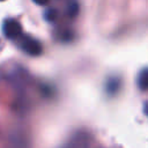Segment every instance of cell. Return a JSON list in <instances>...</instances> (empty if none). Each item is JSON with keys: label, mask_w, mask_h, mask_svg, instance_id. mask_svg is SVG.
I'll use <instances>...</instances> for the list:
<instances>
[{"label": "cell", "mask_w": 148, "mask_h": 148, "mask_svg": "<svg viewBox=\"0 0 148 148\" xmlns=\"http://www.w3.org/2000/svg\"><path fill=\"white\" fill-rule=\"evenodd\" d=\"M145 112H146V114L148 116V102L145 104Z\"/></svg>", "instance_id": "7"}, {"label": "cell", "mask_w": 148, "mask_h": 148, "mask_svg": "<svg viewBox=\"0 0 148 148\" xmlns=\"http://www.w3.org/2000/svg\"><path fill=\"white\" fill-rule=\"evenodd\" d=\"M16 42H17V45L20 46V49L30 56H39L43 51L42 44L31 36L22 34V36H20L16 39Z\"/></svg>", "instance_id": "1"}, {"label": "cell", "mask_w": 148, "mask_h": 148, "mask_svg": "<svg viewBox=\"0 0 148 148\" xmlns=\"http://www.w3.org/2000/svg\"><path fill=\"white\" fill-rule=\"evenodd\" d=\"M35 3H37V5H46L47 2H49V0H32Z\"/></svg>", "instance_id": "6"}, {"label": "cell", "mask_w": 148, "mask_h": 148, "mask_svg": "<svg viewBox=\"0 0 148 148\" xmlns=\"http://www.w3.org/2000/svg\"><path fill=\"white\" fill-rule=\"evenodd\" d=\"M2 31L7 38L14 39V40H16L20 36H22V27L14 18L5 20V22L2 24Z\"/></svg>", "instance_id": "2"}, {"label": "cell", "mask_w": 148, "mask_h": 148, "mask_svg": "<svg viewBox=\"0 0 148 148\" xmlns=\"http://www.w3.org/2000/svg\"><path fill=\"white\" fill-rule=\"evenodd\" d=\"M56 17H57V10H54V9H52V8H50V9L45 13V18L49 20V21H53Z\"/></svg>", "instance_id": "5"}, {"label": "cell", "mask_w": 148, "mask_h": 148, "mask_svg": "<svg viewBox=\"0 0 148 148\" xmlns=\"http://www.w3.org/2000/svg\"><path fill=\"white\" fill-rule=\"evenodd\" d=\"M79 12V6H77V2L75 0H72L69 3H68V14L69 16H75Z\"/></svg>", "instance_id": "4"}, {"label": "cell", "mask_w": 148, "mask_h": 148, "mask_svg": "<svg viewBox=\"0 0 148 148\" xmlns=\"http://www.w3.org/2000/svg\"><path fill=\"white\" fill-rule=\"evenodd\" d=\"M138 84L140 89H143V90L148 89V68H145L140 72L138 76Z\"/></svg>", "instance_id": "3"}]
</instances>
